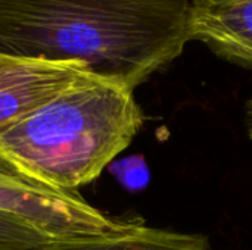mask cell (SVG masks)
I'll use <instances>...</instances> for the list:
<instances>
[{
    "label": "cell",
    "mask_w": 252,
    "mask_h": 250,
    "mask_svg": "<svg viewBox=\"0 0 252 250\" xmlns=\"http://www.w3.org/2000/svg\"><path fill=\"white\" fill-rule=\"evenodd\" d=\"M49 242L53 239L25 220L0 211V250H35Z\"/></svg>",
    "instance_id": "obj_7"
},
{
    "label": "cell",
    "mask_w": 252,
    "mask_h": 250,
    "mask_svg": "<svg viewBox=\"0 0 252 250\" xmlns=\"http://www.w3.org/2000/svg\"><path fill=\"white\" fill-rule=\"evenodd\" d=\"M0 211L13 214L53 240L108 236L127 228L133 218L111 217L77 190H59L30 178L0 156Z\"/></svg>",
    "instance_id": "obj_3"
},
{
    "label": "cell",
    "mask_w": 252,
    "mask_h": 250,
    "mask_svg": "<svg viewBox=\"0 0 252 250\" xmlns=\"http://www.w3.org/2000/svg\"><path fill=\"white\" fill-rule=\"evenodd\" d=\"M190 37L252 66V0H192Z\"/></svg>",
    "instance_id": "obj_5"
},
{
    "label": "cell",
    "mask_w": 252,
    "mask_h": 250,
    "mask_svg": "<svg viewBox=\"0 0 252 250\" xmlns=\"http://www.w3.org/2000/svg\"><path fill=\"white\" fill-rule=\"evenodd\" d=\"M247 125H248V131H250V136L252 137V100L248 105V109H247Z\"/></svg>",
    "instance_id": "obj_8"
},
{
    "label": "cell",
    "mask_w": 252,
    "mask_h": 250,
    "mask_svg": "<svg viewBox=\"0 0 252 250\" xmlns=\"http://www.w3.org/2000/svg\"><path fill=\"white\" fill-rule=\"evenodd\" d=\"M89 72L80 62L0 55V133L59 96Z\"/></svg>",
    "instance_id": "obj_4"
},
{
    "label": "cell",
    "mask_w": 252,
    "mask_h": 250,
    "mask_svg": "<svg viewBox=\"0 0 252 250\" xmlns=\"http://www.w3.org/2000/svg\"><path fill=\"white\" fill-rule=\"evenodd\" d=\"M134 91L86 74L0 133V156L32 180L77 190L96 180L143 125Z\"/></svg>",
    "instance_id": "obj_2"
},
{
    "label": "cell",
    "mask_w": 252,
    "mask_h": 250,
    "mask_svg": "<svg viewBox=\"0 0 252 250\" xmlns=\"http://www.w3.org/2000/svg\"><path fill=\"white\" fill-rule=\"evenodd\" d=\"M35 250H210L202 234L180 233L146 225L133 218L123 231L78 240H53Z\"/></svg>",
    "instance_id": "obj_6"
},
{
    "label": "cell",
    "mask_w": 252,
    "mask_h": 250,
    "mask_svg": "<svg viewBox=\"0 0 252 250\" xmlns=\"http://www.w3.org/2000/svg\"><path fill=\"white\" fill-rule=\"evenodd\" d=\"M192 0H0V55L80 62L136 90L179 57Z\"/></svg>",
    "instance_id": "obj_1"
}]
</instances>
